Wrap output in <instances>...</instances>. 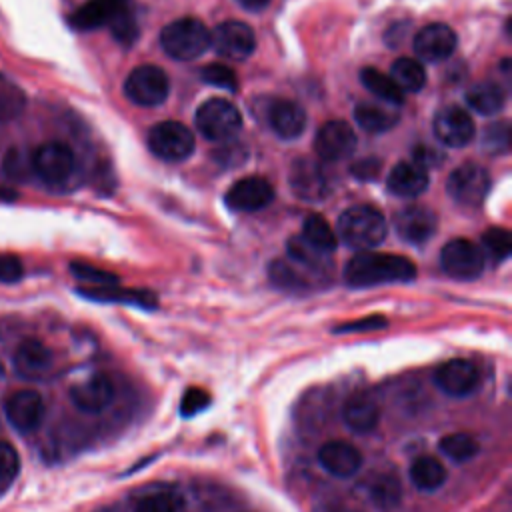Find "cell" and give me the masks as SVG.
<instances>
[{
  "mask_svg": "<svg viewBox=\"0 0 512 512\" xmlns=\"http://www.w3.org/2000/svg\"><path fill=\"white\" fill-rule=\"evenodd\" d=\"M416 276V266L410 258L382 252H358L344 268V280L352 288H370L390 282H410Z\"/></svg>",
  "mask_w": 512,
  "mask_h": 512,
  "instance_id": "6da1fadb",
  "label": "cell"
},
{
  "mask_svg": "<svg viewBox=\"0 0 512 512\" xmlns=\"http://www.w3.org/2000/svg\"><path fill=\"white\" fill-rule=\"evenodd\" d=\"M386 230L382 212L368 204L352 206L338 218V234L342 242L360 252L378 246L386 238Z\"/></svg>",
  "mask_w": 512,
  "mask_h": 512,
  "instance_id": "7a4b0ae2",
  "label": "cell"
},
{
  "mask_svg": "<svg viewBox=\"0 0 512 512\" xmlns=\"http://www.w3.org/2000/svg\"><path fill=\"white\" fill-rule=\"evenodd\" d=\"M160 46L170 58L194 60L210 46V32L198 18H180L164 26Z\"/></svg>",
  "mask_w": 512,
  "mask_h": 512,
  "instance_id": "3957f363",
  "label": "cell"
},
{
  "mask_svg": "<svg viewBox=\"0 0 512 512\" xmlns=\"http://www.w3.org/2000/svg\"><path fill=\"white\" fill-rule=\"evenodd\" d=\"M30 168L42 182L58 186L72 178L76 170V156L68 144L60 140H50L40 144L32 152Z\"/></svg>",
  "mask_w": 512,
  "mask_h": 512,
  "instance_id": "277c9868",
  "label": "cell"
},
{
  "mask_svg": "<svg viewBox=\"0 0 512 512\" xmlns=\"http://www.w3.org/2000/svg\"><path fill=\"white\" fill-rule=\"evenodd\" d=\"M196 126L204 138L226 142L242 128V116L230 100L210 98L196 110Z\"/></svg>",
  "mask_w": 512,
  "mask_h": 512,
  "instance_id": "5b68a950",
  "label": "cell"
},
{
  "mask_svg": "<svg viewBox=\"0 0 512 512\" xmlns=\"http://www.w3.org/2000/svg\"><path fill=\"white\" fill-rule=\"evenodd\" d=\"M492 178L488 170L476 162H464L452 170L446 180V192L450 198L466 208H478L488 196Z\"/></svg>",
  "mask_w": 512,
  "mask_h": 512,
  "instance_id": "8992f818",
  "label": "cell"
},
{
  "mask_svg": "<svg viewBox=\"0 0 512 512\" xmlns=\"http://www.w3.org/2000/svg\"><path fill=\"white\" fill-rule=\"evenodd\" d=\"M170 92V80L166 72L154 64L136 66L124 80V94L130 102L144 108L160 106Z\"/></svg>",
  "mask_w": 512,
  "mask_h": 512,
  "instance_id": "52a82bcc",
  "label": "cell"
},
{
  "mask_svg": "<svg viewBox=\"0 0 512 512\" xmlns=\"http://www.w3.org/2000/svg\"><path fill=\"white\" fill-rule=\"evenodd\" d=\"M148 148L154 156L166 162L186 160L194 150V134L188 126L166 120L150 128L148 132Z\"/></svg>",
  "mask_w": 512,
  "mask_h": 512,
  "instance_id": "ba28073f",
  "label": "cell"
},
{
  "mask_svg": "<svg viewBox=\"0 0 512 512\" xmlns=\"http://www.w3.org/2000/svg\"><path fill=\"white\" fill-rule=\"evenodd\" d=\"M484 254L478 244L466 238H454L440 252L442 270L456 280H474L484 272Z\"/></svg>",
  "mask_w": 512,
  "mask_h": 512,
  "instance_id": "9c48e42d",
  "label": "cell"
},
{
  "mask_svg": "<svg viewBox=\"0 0 512 512\" xmlns=\"http://www.w3.org/2000/svg\"><path fill=\"white\" fill-rule=\"evenodd\" d=\"M292 192L306 202H322L330 196L332 184L324 166L312 158H298L288 172Z\"/></svg>",
  "mask_w": 512,
  "mask_h": 512,
  "instance_id": "30bf717a",
  "label": "cell"
},
{
  "mask_svg": "<svg viewBox=\"0 0 512 512\" xmlns=\"http://www.w3.org/2000/svg\"><path fill=\"white\" fill-rule=\"evenodd\" d=\"M356 148V134L344 120H330L320 126L314 136V152L324 162H338L348 158Z\"/></svg>",
  "mask_w": 512,
  "mask_h": 512,
  "instance_id": "8fae6325",
  "label": "cell"
},
{
  "mask_svg": "<svg viewBox=\"0 0 512 512\" xmlns=\"http://www.w3.org/2000/svg\"><path fill=\"white\" fill-rule=\"evenodd\" d=\"M274 198V186L264 176H244L236 180L226 196L224 202L234 212H256L266 208Z\"/></svg>",
  "mask_w": 512,
  "mask_h": 512,
  "instance_id": "7c38bea8",
  "label": "cell"
},
{
  "mask_svg": "<svg viewBox=\"0 0 512 512\" xmlns=\"http://www.w3.org/2000/svg\"><path fill=\"white\" fill-rule=\"evenodd\" d=\"M210 44L220 56H226L230 60H244L254 52L256 38L248 24L228 20L214 28V32L210 34Z\"/></svg>",
  "mask_w": 512,
  "mask_h": 512,
  "instance_id": "4fadbf2b",
  "label": "cell"
},
{
  "mask_svg": "<svg viewBox=\"0 0 512 512\" xmlns=\"http://www.w3.org/2000/svg\"><path fill=\"white\" fill-rule=\"evenodd\" d=\"M432 128L436 138L450 148L466 146L476 134L470 114L460 106L440 108L432 120Z\"/></svg>",
  "mask_w": 512,
  "mask_h": 512,
  "instance_id": "5bb4252c",
  "label": "cell"
},
{
  "mask_svg": "<svg viewBox=\"0 0 512 512\" xmlns=\"http://www.w3.org/2000/svg\"><path fill=\"white\" fill-rule=\"evenodd\" d=\"M478 380V368L464 358H452L440 364L434 372L436 386L452 398H464L472 394L478 388Z\"/></svg>",
  "mask_w": 512,
  "mask_h": 512,
  "instance_id": "9a60e30c",
  "label": "cell"
},
{
  "mask_svg": "<svg viewBox=\"0 0 512 512\" xmlns=\"http://www.w3.org/2000/svg\"><path fill=\"white\" fill-rule=\"evenodd\" d=\"M4 412L8 422L18 432H32L40 426L44 418V400L40 392L32 388H22L6 398Z\"/></svg>",
  "mask_w": 512,
  "mask_h": 512,
  "instance_id": "2e32d148",
  "label": "cell"
},
{
  "mask_svg": "<svg viewBox=\"0 0 512 512\" xmlns=\"http://www.w3.org/2000/svg\"><path fill=\"white\" fill-rule=\"evenodd\" d=\"M458 38L456 32L442 22L426 24L414 36V52L426 62L446 60L456 50Z\"/></svg>",
  "mask_w": 512,
  "mask_h": 512,
  "instance_id": "e0dca14e",
  "label": "cell"
},
{
  "mask_svg": "<svg viewBox=\"0 0 512 512\" xmlns=\"http://www.w3.org/2000/svg\"><path fill=\"white\" fill-rule=\"evenodd\" d=\"M318 462L328 474L350 478L362 468V452L348 440H328L318 448Z\"/></svg>",
  "mask_w": 512,
  "mask_h": 512,
  "instance_id": "ac0fdd59",
  "label": "cell"
},
{
  "mask_svg": "<svg viewBox=\"0 0 512 512\" xmlns=\"http://www.w3.org/2000/svg\"><path fill=\"white\" fill-rule=\"evenodd\" d=\"M436 226H438L436 214L422 204L406 206L394 216V228L398 236L410 244L428 242L434 236Z\"/></svg>",
  "mask_w": 512,
  "mask_h": 512,
  "instance_id": "d6986e66",
  "label": "cell"
},
{
  "mask_svg": "<svg viewBox=\"0 0 512 512\" xmlns=\"http://www.w3.org/2000/svg\"><path fill=\"white\" fill-rule=\"evenodd\" d=\"M72 404L86 414H98L114 400V384L106 374H94L70 388Z\"/></svg>",
  "mask_w": 512,
  "mask_h": 512,
  "instance_id": "ffe728a7",
  "label": "cell"
},
{
  "mask_svg": "<svg viewBox=\"0 0 512 512\" xmlns=\"http://www.w3.org/2000/svg\"><path fill=\"white\" fill-rule=\"evenodd\" d=\"M52 360L54 358L50 348L36 338L22 340L12 352L14 372L28 380H36L44 376L52 368Z\"/></svg>",
  "mask_w": 512,
  "mask_h": 512,
  "instance_id": "44dd1931",
  "label": "cell"
},
{
  "mask_svg": "<svg viewBox=\"0 0 512 512\" xmlns=\"http://www.w3.org/2000/svg\"><path fill=\"white\" fill-rule=\"evenodd\" d=\"M268 122L280 138L294 140L306 128V112L292 100H274L268 108Z\"/></svg>",
  "mask_w": 512,
  "mask_h": 512,
  "instance_id": "7402d4cb",
  "label": "cell"
},
{
  "mask_svg": "<svg viewBox=\"0 0 512 512\" xmlns=\"http://www.w3.org/2000/svg\"><path fill=\"white\" fill-rule=\"evenodd\" d=\"M342 418L352 432L364 434L376 428L380 420V406L366 392H356L344 402Z\"/></svg>",
  "mask_w": 512,
  "mask_h": 512,
  "instance_id": "603a6c76",
  "label": "cell"
},
{
  "mask_svg": "<svg viewBox=\"0 0 512 512\" xmlns=\"http://www.w3.org/2000/svg\"><path fill=\"white\" fill-rule=\"evenodd\" d=\"M386 186L400 198H416L428 188V172L414 162H400L390 170Z\"/></svg>",
  "mask_w": 512,
  "mask_h": 512,
  "instance_id": "cb8c5ba5",
  "label": "cell"
},
{
  "mask_svg": "<svg viewBox=\"0 0 512 512\" xmlns=\"http://www.w3.org/2000/svg\"><path fill=\"white\" fill-rule=\"evenodd\" d=\"M286 258L292 260L294 264L302 266L304 270L316 274L322 280L328 278L330 268H332V254L314 248L302 236H292L286 242Z\"/></svg>",
  "mask_w": 512,
  "mask_h": 512,
  "instance_id": "d4e9b609",
  "label": "cell"
},
{
  "mask_svg": "<svg viewBox=\"0 0 512 512\" xmlns=\"http://www.w3.org/2000/svg\"><path fill=\"white\" fill-rule=\"evenodd\" d=\"M268 276H270L272 284H276L278 288L288 290V292H306L312 286H318V280H322L316 274L304 270L302 266L294 264L288 258H280V260L270 262Z\"/></svg>",
  "mask_w": 512,
  "mask_h": 512,
  "instance_id": "484cf974",
  "label": "cell"
},
{
  "mask_svg": "<svg viewBox=\"0 0 512 512\" xmlns=\"http://www.w3.org/2000/svg\"><path fill=\"white\" fill-rule=\"evenodd\" d=\"M124 4L126 0H88L70 16V24L78 30H92L104 26Z\"/></svg>",
  "mask_w": 512,
  "mask_h": 512,
  "instance_id": "4316f807",
  "label": "cell"
},
{
  "mask_svg": "<svg viewBox=\"0 0 512 512\" xmlns=\"http://www.w3.org/2000/svg\"><path fill=\"white\" fill-rule=\"evenodd\" d=\"M78 294L84 298L96 300V302H124L140 308H156V298L152 292L146 290H124L116 286H90V288H78Z\"/></svg>",
  "mask_w": 512,
  "mask_h": 512,
  "instance_id": "83f0119b",
  "label": "cell"
},
{
  "mask_svg": "<svg viewBox=\"0 0 512 512\" xmlns=\"http://www.w3.org/2000/svg\"><path fill=\"white\" fill-rule=\"evenodd\" d=\"M354 120L358 122V126L370 134H380L386 132L390 128H394L400 120L398 112L382 106V104H368V102H360L354 108Z\"/></svg>",
  "mask_w": 512,
  "mask_h": 512,
  "instance_id": "f1b7e54d",
  "label": "cell"
},
{
  "mask_svg": "<svg viewBox=\"0 0 512 512\" xmlns=\"http://www.w3.org/2000/svg\"><path fill=\"white\" fill-rule=\"evenodd\" d=\"M466 102L478 114L492 116L504 108L506 92L496 82H480V84H474L472 88H468Z\"/></svg>",
  "mask_w": 512,
  "mask_h": 512,
  "instance_id": "f546056e",
  "label": "cell"
},
{
  "mask_svg": "<svg viewBox=\"0 0 512 512\" xmlns=\"http://www.w3.org/2000/svg\"><path fill=\"white\" fill-rule=\"evenodd\" d=\"M410 480L416 488L424 492H434L444 484L446 468L438 458L424 454L410 464Z\"/></svg>",
  "mask_w": 512,
  "mask_h": 512,
  "instance_id": "4dcf8cb0",
  "label": "cell"
},
{
  "mask_svg": "<svg viewBox=\"0 0 512 512\" xmlns=\"http://www.w3.org/2000/svg\"><path fill=\"white\" fill-rule=\"evenodd\" d=\"M360 80L380 100H384L388 104H394V106L402 104L404 92L396 86V82L390 78V74H384L376 68H362L360 70Z\"/></svg>",
  "mask_w": 512,
  "mask_h": 512,
  "instance_id": "1f68e13d",
  "label": "cell"
},
{
  "mask_svg": "<svg viewBox=\"0 0 512 512\" xmlns=\"http://www.w3.org/2000/svg\"><path fill=\"white\" fill-rule=\"evenodd\" d=\"M390 78L402 92H418L426 84V72L414 58H398L390 68Z\"/></svg>",
  "mask_w": 512,
  "mask_h": 512,
  "instance_id": "d6a6232c",
  "label": "cell"
},
{
  "mask_svg": "<svg viewBox=\"0 0 512 512\" xmlns=\"http://www.w3.org/2000/svg\"><path fill=\"white\" fill-rule=\"evenodd\" d=\"M308 244L314 248L332 254L336 248V234L328 220L320 214H310L304 224H302V234H300Z\"/></svg>",
  "mask_w": 512,
  "mask_h": 512,
  "instance_id": "836d02e7",
  "label": "cell"
},
{
  "mask_svg": "<svg viewBox=\"0 0 512 512\" xmlns=\"http://www.w3.org/2000/svg\"><path fill=\"white\" fill-rule=\"evenodd\" d=\"M24 108H26L24 90L14 80L0 74V124L16 120L24 112Z\"/></svg>",
  "mask_w": 512,
  "mask_h": 512,
  "instance_id": "e575fe53",
  "label": "cell"
},
{
  "mask_svg": "<svg viewBox=\"0 0 512 512\" xmlns=\"http://www.w3.org/2000/svg\"><path fill=\"white\" fill-rule=\"evenodd\" d=\"M438 448H440V452H442L446 458H450V460H454V462H468V460H472V458L478 454V450H480L478 440H476L472 434H466V432H452V434L444 436V438L440 440Z\"/></svg>",
  "mask_w": 512,
  "mask_h": 512,
  "instance_id": "d590c367",
  "label": "cell"
},
{
  "mask_svg": "<svg viewBox=\"0 0 512 512\" xmlns=\"http://www.w3.org/2000/svg\"><path fill=\"white\" fill-rule=\"evenodd\" d=\"M370 498L380 510H394L402 498V488H400V482L396 480V476L384 474V476L376 478L370 488Z\"/></svg>",
  "mask_w": 512,
  "mask_h": 512,
  "instance_id": "8d00e7d4",
  "label": "cell"
},
{
  "mask_svg": "<svg viewBox=\"0 0 512 512\" xmlns=\"http://www.w3.org/2000/svg\"><path fill=\"white\" fill-rule=\"evenodd\" d=\"M108 26H110V32L116 38V42H120L124 46L134 44L138 38V32H140L138 20H136L132 8H128L126 4L110 18Z\"/></svg>",
  "mask_w": 512,
  "mask_h": 512,
  "instance_id": "74e56055",
  "label": "cell"
},
{
  "mask_svg": "<svg viewBox=\"0 0 512 512\" xmlns=\"http://www.w3.org/2000/svg\"><path fill=\"white\" fill-rule=\"evenodd\" d=\"M482 254H486L494 264H500L510 256L512 250V238L506 228H488L482 236ZM484 256V258H486Z\"/></svg>",
  "mask_w": 512,
  "mask_h": 512,
  "instance_id": "f35d334b",
  "label": "cell"
},
{
  "mask_svg": "<svg viewBox=\"0 0 512 512\" xmlns=\"http://www.w3.org/2000/svg\"><path fill=\"white\" fill-rule=\"evenodd\" d=\"M200 78L202 82L210 84V86H218V88H224L228 92H236L238 88V80H236V74L224 66V64H218V62H212L208 66H202L200 68Z\"/></svg>",
  "mask_w": 512,
  "mask_h": 512,
  "instance_id": "ab89813d",
  "label": "cell"
},
{
  "mask_svg": "<svg viewBox=\"0 0 512 512\" xmlns=\"http://www.w3.org/2000/svg\"><path fill=\"white\" fill-rule=\"evenodd\" d=\"M134 512H180V498L170 492H154L140 498Z\"/></svg>",
  "mask_w": 512,
  "mask_h": 512,
  "instance_id": "60d3db41",
  "label": "cell"
},
{
  "mask_svg": "<svg viewBox=\"0 0 512 512\" xmlns=\"http://www.w3.org/2000/svg\"><path fill=\"white\" fill-rule=\"evenodd\" d=\"M70 272L82 280V282H88L92 286H114L118 282V276L108 272V270H102V268H96L92 264H86V262H72L70 264Z\"/></svg>",
  "mask_w": 512,
  "mask_h": 512,
  "instance_id": "b9f144b4",
  "label": "cell"
},
{
  "mask_svg": "<svg viewBox=\"0 0 512 512\" xmlns=\"http://www.w3.org/2000/svg\"><path fill=\"white\" fill-rule=\"evenodd\" d=\"M484 148L492 154H502L510 146V126L506 120L494 122L484 130Z\"/></svg>",
  "mask_w": 512,
  "mask_h": 512,
  "instance_id": "7bdbcfd3",
  "label": "cell"
},
{
  "mask_svg": "<svg viewBox=\"0 0 512 512\" xmlns=\"http://www.w3.org/2000/svg\"><path fill=\"white\" fill-rule=\"evenodd\" d=\"M210 406V394L204 388L192 386L184 392L182 400H180V414L184 418H192L196 414H200L202 410H206Z\"/></svg>",
  "mask_w": 512,
  "mask_h": 512,
  "instance_id": "ee69618b",
  "label": "cell"
},
{
  "mask_svg": "<svg viewBox=\"0 0 512 512\" xmlns=\"http://www.w3.org/2000/svg\"><path fill=\"white\" fill-rule=\"evenodd\" d=\"M18 470H20V456L16 448L10 442L0 440V484H10L16 478Z\"/></svg>",
  "mask_w": 512,
  "mask_h": 512,
  "instance_id": "f6af8a7d",
  "label": "cell"
},
{
  "mask_svg": "<svg viewBox=\"0 0 512 512\" xmlns=\"http://www.w3.org/2000/svg\"><path fill=\"white\" fill-rule=\"evenodd\" d=\"M248 158V148L242 142H228L222 144L220 148L214 150V160L224 166V168H234L244 164V160Z\"/></svg>",
  "mask_w": 512,
  "mask_h": 512,
  "instance_id": "bcb514c9",
  "label": "cell"
},
{
  "mask_svg": "<svg viewBox=\"0 0 512 512\" xmlns=\"http://www.w3.org/2000/svg\"><path fill=\"white\" fill-rule=\"evenodd\" d=\"M444 160H446L444 152H440V150H436V148H432V146L420 144V146H416L414 152H412V162L418 164V166L424 168V170H428V168H440V166L444 164Z\"/></svg>",
  "mask_w": 512,
  "mask_h": 512,
  "instance_id": "7dc6e473",
  "label": "cell"
},
{
  "mask_svg": "<svg viewBox=\"0 0 512 512\" xmlns=\"http://www.w3.org/2000/svg\"><path fill=\"white\" fill-rule=\"evenodd\" d=\"M24 266L22 260L14 254H0V282L2 284H14L22 278Z\"/></svg>",
  "mask_w": 512,
  "mask_h": 512,
  "instance_id": "c3c4849f",
  "label": "cell"
},
{
  "mask_svg": "<svg viewBox=\"0 0 512 512\" xmlns=\"http://www.w3.org/2000/svg\"><path fill=\"white\" fill-rule=\"evenodd\" d=\"M388 322L384 316H368V318H362V320H356V322H348V324H342L338 328H334V332L342 334V332H364V330H378V328H384Z\"/></svg>",
  "mask_w": 512,
  "mask_h": 512,
  "instance_id": "681fc988",
  "label": "cell"
},
{
  "mask_svg": "<svg viewBox=\"0 0 512 512\" xmlns=\"http://www.w3.org/2000/svg\"><path fill=\"white\" fill-rule=\"evenodd\" d=\"M350 172L360 180H372L380 172V162L376 158H362L356 164H352Z\"/></svg>",
  "mask_w": 512,
  "mask_h": 512,
  "instance_id": "f907efd6",
  "label": "cell"
},
{
  "mask_svg": "<svg viewBox=\"0 0 512 512\" xmlns=\"http://www.w3.org/2000/svg\"><path fill=\"white\" fill-rule=\"evenodd\" d=\"M242 8H246V10H252V12H256V10H264L268 4H270V0H236Z\"/></svg>",
  "mask_w": 512,
  "mask_h": 512,
  "instance_id": "816d5d0a",
  "label": "cell"
},
{
  "mask_svg": "<svg viewBox=\"0 0 512 512\" xmlns=\"http://www.w3.org/2000/svg\"><path fill=\"white\" fill-rule=\"evenodd\" d=\"M16 190H12V188H8V186H2L0 184V200L2 202H14L16 200Z\"/></svg>",
  "mask_w": 512,
  "mask_h": 512,
  "instance_id": "f5cc1de1",
  "label": "cell"
},
{
  "mask_svg": "<svg viewBox=\"0 0 512 512\" xmlns=\"http://www.w3.org/2000/svg\"><path fill=\"white\" fill-rule=\"evenodd\" d=\"M342 512H356V510H342Z\"/></svg>",
  "mask_w": 512,
  "mask_h": 512,
  "instance_id": "db71d44e",
  "label": "cell"
}]
</instances>
